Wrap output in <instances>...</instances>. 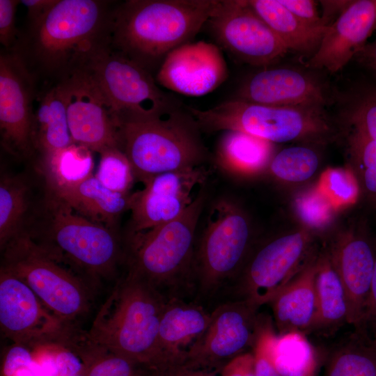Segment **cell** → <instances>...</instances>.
Returning <instances> with one entry per match:
<instances>
[{"mask_svg": "<svg viewBox=\"0 0 376 376\" xmlns=\"http://www.w3.org/2000/svg\"><path fill=\"white\" fill-rule=\"evenodd\" d=\"M115 4L107 0H56L41 19L20 31L12 51L37 81L64 80L110 44Z\"/></svg>", "mask_w": 376, "mask_h": 376, "instance_id": "cell-1", "label": "cell"}, {"mask_svg": "<svg viewBox=\"0 0 376 376\" xmlns=\"http://www.w3.org/2000/svg\"><path fill=\"white\" fill-rule=\"evenodd\" d=\"M220 0H127L116 3L110 46L152 74L166 55L191 40Z\"/></svg>", "mask_w": 376, "mask_h": 376, "instance_id": "cell-2", "label": "cell"}, {"mask_svg": "<svg viewBox=\"0 0 376 376\" xmlns=\"http://www.w3.org/2000/svg\"><path fill=\"white\" fill-rule=\"evenodd\" d=\"M41 181V192L23 233L62 256L99 288L113 280L124 265L123 236L77 213Z\"/></svg>", "mask_w": 376, "mask_h": 376, "instance_id": "cell-3", "label": "cell"}, {"mask_svg": "<svg viewBox=\"0 0 376 376\" xmlns=\"http://www.w3.org/2000/svg\"><path fill=\"white\" fill-rule=\"evenodd\" d=\"M167 300L146 282L126 273L100 306L88 336L96 345L132 359L146 370L155 369L163 364L158 335Z\"/></svg>", "mask_w": 376, "mask_h": 376, "instance_id": "cell-4", "label": "cell"}, {"mask_svg": "<svg viewBox=\"0 0 376 376\" xmlns=\"http://www.w3.org/2000/svg\"><path fill=\"white\" fill-rule=\"evenodd\" d=\"M205 200L202 189L176 219L125 235L126 273L146 282L167 299H183L185 292L195 290V236Z\"/></svg>", "mask_w": 376, "mask_h": 376, "instance_id": "cell-5", "label": "cell"}, {"mask_svg": "<svg viewBox=\"0 0 376 376\" xmlns=\"http://www.w3.org/2000/svg\"><path fill=\"white\" fill-rule=\"evenodd\" d=\"M1 253V268L25 283L65 322L77 325L91 312L99 288L60 255L25 233Z\"/></svg>", "mask_w": 376, "mask_h": 376, "instance_id": "cell-6", "label": "cell"}, {"mask_svg": "<svg viewBox=\"0 0 376 376\" xmlns=\"http://www.w3.org/2000/svg\"><path fill=\"white\" fill-rule=\"evenodd\" d=\"M201 129L180 107L156 117L118 125L120 149L135 179L204 166L210 157Z\"/></svg>", "mask_w": 376, "mask_h": 376, "instance_id": "cell-7", "label": "cell"}, {"mask_svg": "<svg viewBox=\"0 0 376 376\" xmlns=\"http://www.w3.org/2000/svg\"><path fill=\"white\" fill-rule=\"evenodd\" d=\"M322 109L274 107L235 99L207 109L188 111L201 131H239L274 143L323 138L330 129Z\"/></svg>", "mask_w": 376, "mask_h": 376, "instance_id": "cell-8", "label": "cell"}, {"mask_svg": "<svg viewBox=\"0 0 376 376\" xmlns=\"http://www.w3.org/2000/svg\"><path fill=\"white\" fill-rule=\"evenodd\" d=\"M78 71L86 74L97 87L118 126L161 116L180 107L159 87L152 73L110 44L98 50Z\"/></svg>", "mask_w": 376, "mask_h": 376, "instance_id": "cell-9", "label": "cell"}, {"mask_svg": "<svg viewBox=\"0 0 376 376\" xmlns=\"http://www.w3.org/2000/svg\"><path fill=\"white\" fill-rule=\"evenodd\" d=\"M211 210L194 252L195 290L201 298L233 282L249 256L251 242L249 221L235 203L223 198Z\"/></svg>", "mask_w": 376, "mask_h": 376, "instance_id": "cell-10", "label": "cell"}, {"mask_svg": "<svg viewBox=\"0 0 376 376\" xmlns=\"http://www.w3.org/2000/svg\"><path fill=\"white\" fill-rule=\"evenodd\" d=\"M308 238L297 232L276 237L248 257L233 281L237 299L245 300L258 309L274 297L304 267Z\"/></svg>", "mask_w": 376, "mask_h": 376, "instance_id": "cell-11", "label": "cell"}, {"mask_svg": "<svg viewBox=\"0 0 376 376\" xmlns=\"http://www.w3.org/2000/svg\"><path fill=\"white\" fill-rule=\"evenodd\" d=\"M36 82L13 51L0 54V134L4 150L19 160L35 162L33 103Z\"/></svg>", "mask_w": 376, "mask_h": 376, "instance_id": "cell-12", "label": "cell"}, {"mask_svg": "<svg viewBox=\"0 0 376 376\" xmlns=\"http://www.w3.org/2000/svg\"><path fill=\"white\" fill-rule=\"evenodd\" d=\"M257 310L242 299L220 304L211 313L205 331L187 348L181 360L194 367L222 370L253 347L260 321Z\"/></svg>", "mask_w": 376, "mask_h": 376, "instance_id": "cell-13", "label": "cell"}, {"mask_svg": "<svg viewBox=\"0 0 376 376\" xmlns=\"http://www.w3.org/2000/svg\"><path fill=\"white\" fill-rule=\"evenodd\" d=\"M0 325L15 344L35 346L62 339L78 325L51 312L21 279L0 268Z\"/></svg>", "mask_w": 376, "mask_h": 376, "instance_id": "cell-14", "label": "cell"}, {"mask_svg": "<svg viewBox=\"0 0 376 376\" xmlns=\"http://www.w3.org/2000/svg\"><path fill=\"white\" fill-rule=\"evenodd\" d=\"M209 171L204 166L169 171L142 183L131 194L130 219L125 235L153 228L178 217L193 202V189L204 184Z\"/></svg>", "mask_w": 376, "mask_h": 376, "instance_id": "cell-15", "label": "cell"}, {"mask_svg": "<svg viewBox=\"0 0 376 376\" xmlns=\"http://www.w3.org/2000/svg\"><path fill=\"white\" fill-rule=\"evenodd\" d=\"M207 24L223 47L250 65H269L288 51L247 1H221Z\"/></svg>", "mask_w": 376, "mask_h": 376, "instance_id": "cell-16", "label": "cell"}, {"mask_svg": "<svg viewBox=\"0 0 376 376\" xmlns=\"http://www.w3.org/2000/svg\"><path fill=\"white\" fill-rule=\"evenodd\" d=\"M61 81L73 143L99 154L111 148L120 149L118 123L88 77L77 71Z\"/></svg>", "mask_w": 376, "mask_h": 376, "instance_id": "cell-17", "label": "cell"}, {"mask_svg": "<svg viewBox=\"0 0 376 376\" xmlns=\"http://www.w3.org/2000/svg\"><path fill=\"white\" fill-rule=\"evenodd\" d=\"M228 77V68L221 49L205 41L187 42L174 49L158 68V85L188 96H202L212 92Z\"/></svg>", "mask_w": 376, "mask_h": 376, "instance_id": "cell-18", "label": "cell"}, {"mask_svg": "<svg viewBox=\"0 0 376 376\" xmlns=\"http://www.w3.org/2000/svg\"><path fill=\"white\" fill-rule=\"evenodd\" d=\"M376 31V0L351 1L329 26L308 66L331 73L343 69Z\"/></svg>", "mask_w": 376, "mask_h": 376, "instance_id": "cell-19", "label": "cell"}, {"mask_svg": "<svg viewBox=\"0 0 376 376\" xmlns=\"http://www.w3.org/2000/svg\"><path fill=\"white\" fill-rule=\"evenodd\" d=\"M237 99L274 107H320L325 103L321 88L309 77L290 68L258 72L240 87Z\"/></svg>", "mask_w": 376, "mask_h": 376, "instance_id": "cell-20", "label": "cell"}, {"mask_svg": "<svg viewBox=\"0 0 376 376\" xmlns=\"http://www.w3.org/2000/svg\"><path fill=\"white\" fill-rule=\"evenodd\" d=\"M329 257L345 290L347 322L359 328L375 267V244L363 235H350Z\"/></svg>", "mask_w": 376, "mask_h": 376, "instance_id": "cell-21", "label": "cell"}, {"mask_svg": "<svg viewBox=\"0 0 376 376\" xmlns=\"http://www.w3.org/2000/svg\"><path fill=\"white\" fill-rule=\"evenodd\" d=\"M44 182L77 213L113 230H118L120 216L130 209V193L110 190L94 175L71 184L54 185Z\"/></svg>", "mask_w": 376, "mask_h": 376, "instance_id": "cell-22", "label": "cell"}, {"mask_svg": "<svg viewBox=\"0 0 376 376\" xmlns=\"http://www.w3.org/2000/svg\"><path fill=\"white\" fill-rule=\"evenodd\" d=\"M211 313L198 304L168 299L159 329L158 347L163 364L180 360L187 348L207 329Z\"/></svg>", "mask_w": 376, "mask_h": 376, "instance_id": "cell-23", "label": "cell"}, {"mask_svg": "<svg viewBox=\"0 0 376 376\" xmlns=\"http://www.w3.org/2000/svg\"><path fill=\"white\" fill-rule=\"evenodd\" d=\"M49 86L40 94L38 106L34 109V163L74 143L69 130L63 83L60 81Z\"/></svg>", "mask_w": 376, "mask_h": 376, "instance_id": "cell-24", "label": "cell"}, {"mask_svg": "<svg viewBox=\"0 0 376 376\" xmlns=\"http://www.w3.org/2000/svg\"><path fill=\"white\" fill-rule=\"evenodd\" d=\"M317 262H310L270 302L279 334L311 329L317 310Z\"/></svg>", "mask_w": 376, "mask_h": 376, "instance_id": "cell-25", "label": "cell"}, {"mask_svg": "<svg viewBox=\"0 0 376 376\" xmlns=\"http://www.w3.org/2000/svg\"><path fill=\"white\" fill-rule=\"evenodd\" d=\"M31 182L24 173H1V251L25 230L37 198L33 194Z\"/></svg>", "mask_w": 376, "mask_h": 376, "instance_id": "cell-26", "label": "cell"}, {"mask_svg": "<svg viewBox=\"0 0 376 376\" xmlns=\"http://www.w3.org/2000/svg\"><path fill=\"white\" fill-rule=\"evenodd\" d=\"M247 2L288 50L315 52L329 29V26L313 28L305 24L279 0H247Z\"/></svg>", "mask_w": 376, "mask_h": 376, "instance_id": "cell-27", "label": "cell"}, {"mask_svg": "<svg viewBox=\"0 0 376 376\" xmlns=\"http://www.w3.org/2000/svg\"><path fill=\"white\" fill-rule=\"evenodd\" d=\"M273 143L239 131H224L218 142L216 161L226 172L236 175L256 173L269 165Z\"/></svg>", "mask_w": 376, "mask_h": 376, "instance_id": "cell-28", "label": "cell"}, {"mask_svg": "<svg viewBox=\"0 0 376 376\" xmlns=\"http://www.w3.org/2000/svg\"><path fill=\"white\" fill-rule=\"evenodd\" d=\"M315 286L317 310L312 329L347 321L348 305L345 290L329 256L317 261Z\"/></svg>", "mask_w": 376, "mask_h": 376, "instance_id": "cell-29", "label": "cell"}, {"mask_svg": "<svg viewBox=\"0 0 376 376\" xmlns=\"http://www.w3.org/2000/svg\"><path fill=\"white\" fill-rule=\"evenodd\" d=\"M271 354L281 376H316L317 354L303 332L276 334L272 343Z\"/></svg>", "mask_w": 376, "mask_h": 376, "instance_id": "cell-30", "label": "cell"}, {"mask_svg": "<svg viewBox=\"0 0 376 376\" xmlns=\"http://www.w3.org/2000/svg\"><path fill=\"white\" fill-rule=\"evenodd\" d=\"M92 151L72 143L49 158L34 163V169L50 185L75 183L93 175Z\"/></svg>", "mask_w": 376, "mask_h": 376, "instance_id": "cell-31", "label": "cell"}, {"mask_svg": "<svg viewBox=\"0 0 376 376\" xmlns=\"http://www.w3.org/2000/svg\"><path fill=\"white\" fill-rule=\"evenodd\" d=\"M323 376H376V350L368 343H353L334 352Z\"/></svg>", "mask_w": 376, "mask_h": 376, "instance_id": "cell-32", "label": "cell"}, {"mask_svg": "<svg viewBox=\"0 0 376 376\" xmlns=\"http://www.w3.org/2000/svg\"><path fill=\"white\" fill-rule=\"evenodd\" d=\"M319 160L311 148L294 146L274 155L269 164L273 175L279 180L299 182L309 179L317 171Z\"/></svg>", "mask_w": 376, "mask_h": 376, "instance_id": "cell-33", "label": "cell"}, {"mask_svg": "<svg viewBox=\"0 0 376 376\" xmlns=\"http://www.w3.org/2000/svg\"><path fill=\"white\" fill-rule=\"evenodd\" d=\"M100 155L95 177L110 190L130 194L135 178L132 166L123 151L120 148H111L103 151Z\"/></svg>", "mask_w": 376, "mask_h": 376, "instance_id": "cell-34", "label": "cell"}, {"mask_svg": "<svg viewBox=\"0 0 376 376\" xmlns=\"http://www.w3.org/2000/svg\"><path fill=\"white\" fill-rule=\"evenodd\" d=\"M350 144L361 185L367 194L376 198V141L352 130Z\"/></svg>", "mask_w": 376, "mask_h": 376, "instance_id": "cell-35", "label": "cell"}, {"mask_svg": "<svg viewBox=\"0 0 376 376\" xmlns=\"http://www.w3.org/2000/svg\"><path fill=\"white\" fill-rule=\"evenodd\" d=\"M295 203L300 219L312 228H323L333 216L334 208L331 200L320 190H311L302 194Z\"/></svg>", "mask_w": 376, "mask_h": 376, "instance_id": "cell-36", "label": "cell"}, {"mask_svg": "<svg viewBox=\"0 0 376 376\" xmlns=\"http://www.w3.org/2000/svg\"><path fill=\"white\" fill-rule=\"evenodd\" d=\"M88 376H146V372L132 359L97 345Z\"/></svg>", "mask_w": 376, "mask_h": 376, "instance_id": "cell-37", "label": "cell"}, {"mask_svg": "<svg viewBox=\"0 0 376 376\" xmlns=\"http://www.w3.org/2000/svg\"><path fill=\"white\" fill-rule=\"evenodd\" d=\"M275 334L270 322L260 320L252 347L254 376H281L274 364L271 354L272 343Z\"/></svg>", "mask_w": 376, "mask_h": 376, "instance_id": "cell-38", "label": "cell"}, {"mask_svg": "<svg viewBox=\"0 0 376 376\" xmlns=\"http://www.w3.org/2000/svg\"><path fill=\"white\" fill-rule=\"evenodd\" d=\"M2 376H47L26 345L15 344L8 351L2 366Z\"/></svg>", "mask_w": 376, "mask_h": 376, "instance_id": "cell-39", "label": "cell"}, {"mask_svg": "<svg viewBox=\"0 0 376 376\" xmlns=\"http://www.w3.org/2000/svg\"><path fill=\"white\" fill-rule=\"evenodd\" d=\"M326 180L329 192L340 202L348 203L357 198V182L350 171L342 169H331Z\"/></svg>", "mask_w": 376, "mask_h": 376, "instance_id": "cell-40", "label": "cell"}, {"mask_svg": "<svg viewBox=\"0 0 376 376\" xmlns=\"http://www.w3.org/2000/svg\"><path fill=\"white\" fill-rule=\"evenodd\" d=\"M18 0H0V42L3 49L12 51L15 49L20 35L15 24V14Z\"/></svg>", "mask_w": 376, "mask_h": 376, "instance_id": "cell-41", "label": "cell"}, {"mask_svg": "<svg viewBox=\"0 0 376 376\" xmlns=\"http://www.w3.org/2000/svg\"><path fill=\"white\" fill-rule=\"evenodd\" d=\"M146 371L148 376H221L222 370L194 367L176 360Z\"/></svg>", "mask_w": 376, "mask_h": 376, "instance_id": "cell-42", "label": "cell"}, {"mask_svg": "<svg viewBox=\"0 0 376 376\" xmlns=\"http://www.w3.org/2000/svg\"><path fill=\"white\" fill-rule=\"evenodd\" d=\"M279 1L305 24L313 28L325 26L318 11L315 1L312 0H279Z\"/></svg>", "mask_w": 376, "mask_h": 376, "instance_id": "cell-43", "label": "cell"}, {"mask_svg": "<svg viewBox=\"0 0 376 376\" xmlns=\"http://www.w3.org/2000/svg\"><path fill=\"white\" fill-rule=\"evenodd\" d=\"M221 376H254V357L252 352H244L228 362Z\"/></svg>", "mask_w": 376, "mask_h": 376, "instance_id": "cell-44", "label": "cell"}, {"mask_svg": "<svg viewBox=\"0 0 376 376\" xmlns=\"http://www.w3.org/2000/svg\"><path fill=\"white\" fill-rule=\"evenodd\" d=\"M368 325L371 326L373 329L376 327V244L375 267L359 328L367 327Z\"/></svg>", "mask_w": 376, "mask_h": 376, "instance_id": "cell-45", "label": "cell"}, {"mask_svg": "<svg viewBox=\"0 0 376 376\" xmlns=\"http://www.w3.org/2000/svg\"><path fill=\"white\" fill-rule=\"evenodd\" d=\"M56 0H22L26 8L27 24H31L41 19L54 5Z\"/></svg>", "mask_w": 376, "mask_h": 376, "instance_id": "cell-46", "label": "cell"}, {"mask_svg": "<svg viewBox=\"0 0 376 376\" xmlns=\"http://www.w3.org/2000/svg\"><path fill=\"white\" fill-rule=\"evenodd\" d=\"M351 1H321L323 13L321 16L325 26H329L333 23V18H337L348 6Z\"/></svg>", "mask_w": 376, "mask_h": 376, "instance_id": "cell-47", "label": "cell"}, {"mask_svg": "<svg viewBox=\"0 0 376 376\" xmlns=\"http://www.w3.org/2000/svg\"><path fill=\"white\" fill-rule=\"evenodd\" d=\"M354 59L368 68L376 77V38L372 42H367Z\"/></svg>", "mask_w": 376, "mask_h": 376, "instance_id": "cell-48", "label": "cell"}, {"mask_svg": "<svg viewBox=\"0 0 376 376\" xmlns=\"http://www.w3.org/2000/svg\"><path fill=\"white\" fill-rule=\"evenodd\" d=\"M368 343L370 346L376 350V338H373L369 339Z\"/></svg>", "mask_w": 376, "mask_h": 376, "instance_id": "cell-49", "label": "cell"}, {"mask_svg": "<svg viewBox=\"0 0 376 376\" xmlns=\"http://www.w3.org/2000/svg\"><path fill=\"white\" fill-rule=\"evenodd\" d=\"M373 338H376V327L374 329V334Z\"/></svg>", "mask_w": 376, "mask_h": 376, "instance_id": "cell-50", "label": "cell"}, {"mask_svg": "<svg viewBox=\"0 0 376 376\" xmlns=\"http://www.w3.org/2000/svg\"><path fill=\"white\" fill-rule=\"evenodd\" d=\"M146 376H148L147 373H146Z\"/></svg>", "mask_w": 376, "mask_h": 376, "instance_id": "cell-51", "label": "cell"}]
</instances>
